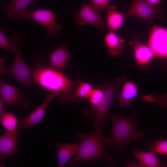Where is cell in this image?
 Segmentation results:
<instances>
[{
  "instance_id": "obj_24",
  "label": "cell",
  "mask_w": 167,
  "mask_h": 167,
  "mask_svg": "<svg viewBox=\"0 0 167 167\" xmlns=\"http://www.w3.org/2000/svg\"><path fill=\"white\" fill-rule=\"evenodd\" d=\"M93 88L88 82H80L75 93L78 97L88 100Z\"/></svg>"
},
{
  "instance_id": "obj_30",
  "label": "cell",
  "mask_w": 167,
  "mask_h": 167,
  "mask_svg": "<svg viewBox=\"0 0 167 167\" xmlns=\"http://www.w3.org/2000/svg\"><path fill=\"white\" fill-rule=\"evenodd\" d=\"M4 101L1 98H0V116L2 115L5 112V107L4 105Z\"/></svg>"
},
{
  "instance_id": "obj_5",
  "label": "cell",
  "mask_w": 167,
  "mask_h": 167,
  "mask_svg": "<svg viewBox=\"0 0 167 167\" xmlns=\"http://www.w3.org/2000/svg\"><path fill=\"white\" fill-rule=\"evenodd\" d=\"M14 59L11 66L9 68H4L5 59L1 58L0 60V72L6 73L13 77L17 83L22 84L30 89L32 83L31 70L24 61L22 54V49L13 54Z\"/></svg>"
},
{
  "instance_id": "obj_10",
  "label": "cell",
  "mask_w": 167,
  "mask_h": 167,
  "mask_svg": "<svg viewBox=\"0 0 167 167\" xmlns=\"http://www.w3.org/2000/svg\"><path fill=\"white\" fill-rule=\"evenodd\" d=\"M58 95L57 92H51L48 94L40 105L20 122L22 128L29 127L40 122L44 116L48 105Z\"/></svg>"
},
{
  "instance_id": "obj_8",
  "label": "cell",
  "mask_w": 167,
  "mask_h": 167,
  "mask_svg": "<svg viewBox=\"0 0 167 167\" xmlns=\"http://www.w3.org/2000/svg\"><path fill=\"white\" fill-rule=\"evenodd\" d=\"M148 45L155 57L167 62V29L153 25L149 36Z\"/></svg>"
},
{
  "instance_id": "obj_29",
  "label": "cell",
  "mask_w": 167,
  "mask_h": 167,
  "mask_svg": "<svg viewBox=\"0 0 167 167\" xmlns=\"http://www.w3.org/2000/svg\"><path fill=\"white\" fill-rule=\"evenodd\" d=\"M154 6L161 5L164 1V0H145Z\"/></svg>"
},
{
  "instance_id": "obj_13",
  "label": "cell",
  "mask_w": 167,
  "mask_h": 167,
  "mask_svg": "<svg viewBox=\"0 0 167 167\" xmlns=\"http://www.w3.org/2000/svg\"><path fill=\"white\" fill-rule=\"evenodd\" d=\"M71 55L66 45L63 44L51 54L49 59V66L59 72L64 73L67 63Z\"/></svg>"
},
{
  "instance_id": "obj_12",
  "label": "cell",
  "mask_w": 167,
  "mask_h": 167,
  "mask_svg": "<svg viewBox=\"0 0 167 167\" xmlns=\"http://www.w3.org/2000/svg\"><path fill=\"white\" fill-rule=\"evenodd\" d=\"M20 129L15 131L7 132L0 136V157L6 159L18 153L17 139Z\"/></svg>"
},
{
  "instance_id": "obj_17",
  "label": "cell",
  "mask_w": 167,
  "mask_h": 167,
  "mask_svg": "<svg viewBox=\"0 0 167 167\" xmlns=\"http://www.w3.org/2000/svg\"><path fill=\"white\" fill-rule=\"evenodd\" d=\"M55 146L57 149L58 167H63L71 157L76 153L79 145L77 143L59 142Z\"/></svg>"
},
{
  "instance_id": "obj_18",
  "label": "cell",
  "mask_w": 167,
  "mask_h": 167,
  "mask_svg": "<svg viewBox=\"0 0 167 167\" xmlns=\"http://www.w3.org/2000/svg\"><path fill=\"white\" fill-rule=\"evenodd\" d=\"M138 93L137 87L134 83L130 81L126 82L118 97L119 105L124 108L130 106L131 100L137 95Z\"/></svg>"
},
{
  "instance_id": "obj_15",
  "label": "cell",
  "mask_w": 167,
  "mask_h": 167,
  "mask_svg": "<svg viewBox=\"0 0 167 167\" xmlns=\"http://www.w3.org/2000/svg\"><path fill=\"white\" fill-rule=\"evenodd\" d=\"M36 3V0H11L4 8L5 17L12 19H17L19 15Z\"/></svg>"
},
{
  "instance_id": "obj_4",
  "label": "cell",
  "mask_w": 167,
  "mask_h": 167,
  "mask_svg": "<svg viewBox=\"0 0 167 167\" xmlns=\"http://www.w3.org/2000/svg\"><path fill=\"white\" fill-rule=\"evenodd\" d=\"M125 79L126 76L122 75L114 79H106L103 83L97 84L103 92V97L97 105L90 106L88 109L84 111L83 118L92 120L96 127L107 121L109 118V111L114 100L115 93L118 90L119 84Z\"/></svg>"
},
{
  "instance_id": "obj_6",
  "label": "cell",
  "mask_w": 167,
  "mask_h": 167,
  "mask_svg": "<svg viewBox=\"0 0 167 167\" xmlns=\"http://www.w3.org/2000/svg\"><path fill=\"white\" fill-rule=\"evenodd\" d=\"M56 14L49 9L34 11L28 10L19 15L17 19H29L44 26L47 30V36L53 38L56 36L62 26L56 20Z\"/></svg>"
},
{
  "instance_id": "obj_28",
  "label": "cell",
  "mask_w": 167,
  "mask_h": 167,
  "mask_svg": "<svg viewBox=\"0 0 167 167\" xmlns=\"http://www.w3.org/2000/svg\"><path fill=\"white\" fill-rule=\"evenodd\" d=\"M126 167H144L140 163H138L135 161H133L128 163Z\"/></svg>"
},
{
  "instance_id": "obj_26",
  "label": "cell",
  "mask_w": 167,
  "mask_h": 167,
  "mask_svg": "<svg viewBox=\"0 0 167 167\" xmlns=\"http://www.w3.org/2000/svg\"><path fill=\"white\" fill-rule=\"evenodd\" d=\"M104 93L102 90L97 85L94 87L88 100L90 106H95L101 101Z\"/></svg>"
},
{
  "instance_id": "obj_21",
  "label": "cell",
  "mask_w": 167,
  "mask_h": 167,
  "mask_svg": "<svg viewBox=\"0 0 167 167\" xmlns=\"http://www.w3.org/2000/svg\"><path fill=\"white\" fill-rule=\"evenodd\" d=\"M23 44V40L19 36L14 35L8 38L0 30V46L5 50L11 51L14 54L21 49V46Z\"/></svg>"
},
{
  "instance_id": "obj_25",
  "label": "cell",
  "mask_w": 167,
  "mask_h": 167,
  "mask_svg": "<svg viewBox=\"0 0 167 167\" xmlns=\"http://www.w3.org/2000/svg\"><path fill=\"white\" fill-rule=\"evenodd\" d=\"M140 98L145 101L159 103L160 107L162 108H165L167 106L166 94L161 96L148 95L140 96Z\"/></svg>"
},
{
  "instance_id": "obj_19",
  "label": "cell",
  "mask_w": 167,
  "mask_h": 167,
  "mask_svg": "<svg viewBox=\"0 0 167 167\" xmlns=\"http://www.w3.org/2000/svg\"><path fill=\"white\" fill-rule=\"evenodd\" d=\"M132 154L144 167H167V164L160 163L155 153L151 151L142 152L133 149Z\"/></svg>"
},
{
  "instance_id": "obj_27",
  "label": "cell",
  "mask_w": 167,
  "mask_h": 167,
  "mask_svg": "<svg viewBox=\"0 0 167 167\" xmlns=\"http://www.w3.org/2000/svg\"><path fill=\"white\" fill-rule=\"evenodd\" d=\"M92 6L97 11L107 9L110 0H90Z\"/></svg>"
},
{
  "instance_id": "obj_31",
  "label": "cell",
  "mask_w": 167,
  "mask_h": 167,
  "mask_svg": "<svg viewBox=\"0 0 167 167\" xmlns=\"http://www.w3.org/2000/svg\"></svg>"
},
{
  "instance_id": "obj_7",
  "label": "cell",
  "mask_w": 167,
  "mask_h": 167,
  "mask_svg": "<svg viewBox=\"0 0 167 167\" xmlns=\"http://www.w3.org/2000/svg\"><path fill=\"white\" fill-rule=\"evenodd\" d=\"M164 15L165 11L161 4L154 6L145 0H132L130 7L126 16L139 17L153 24L152 19L154 17L161 19Z\"/></svg>"
},
{
  "instance_id": "obj_9",
  "label": "cell",
  "mask_w": 167,
  "mask_h": 167,
  "mask_svg": "<svg viewBox=\"0 0 167 167\" xmlns=\"http://www.w3.org/2000/svg\"><path fill=\"white\" fill-rule=\"evenodd\" d=\"M97 11L92 5L84 3L75 18V24L78 26L90 24L97 28H102L104 23Z\"/></svg>"
},
{
  "instance_id": "obj_22",
  "label": "cell",
  "mask_w": 167,
  "mask_h": 167,
  "mask_svg": "<svg viewBox=\"0 0 167 167\" xmlns=\"http://www.w3.org/2000/svg\"><path fill=\"white\" fill-rule=\"evenodd\" d=\"M0 117L1 124L7 132H13L18 128L19 121L13 113H5Z\"/></svg>"
},
{
  "instance_id": "obj_3",
  "label": "cell",
  "mask_w": 167,
  "mask_h": 167,
  "mask_svg": "<svg viewBox=\"0 0 167 167\" xmlns=\"http://www.w3.org/2000/svg\"><path fill=\"white\" fill-rule=\"evenodd\" d=\"M137 114L135 110L129 116L118 115L109 117L112 128L110 135L106 139L108 148H115L119 153H123L131 140L138 141L141 139L144 133L137 128Z\"/></svg>"
},
{
  "instance_id": "obj_2",
  "label": "cell",
  "mask_w": 167,
  "mask_h": 167,
  "mask_svg": "<svg viewBox=\"0 0 167 167\" xmlns=\"http://www.w3.org/2000/svg\"><path fill=\"white\" fill-rule=\"evenodd\" d=\"M104 126V123H102L91 132L78 131L77 134L80 143L76 153L69 163V166L76 167L81 163L94 161L101 162L113 161L112 156L106 151L108 147L106 139L103 134Z\"/></svg>"
},
{
  "instance_id": "obj_11",
  "label": "cell",
  "mask_w": 167,
  "mask_h": 167,
  "mask_svg": "<svg viewBox=\"0 0 167 167\" xmlns=\"http://www.w3.org/2000/svg\"><path fill=\"white\" fill-rule=\"evenodd\" d=\"M0 93L1 97L10 106L21 105L24 97L20 93L18 88L2 78L0 79Z\"/></svg>"
},
{
  "instance_id": "obj_20",
  "label": "cell",
  "mask_w": 167,
  "mask_h": 167,
  "mask_svg": "<svg viewBox=\"0 0 167 167\" xmlns=\"http://www.w3.org/2000/svg\"><path fill=\"white\" fill-rule=\"evenodd\" d=\"M106 25L109 31L114 32L123 25L124 17L123 14L117 10L115 6H109L107 9Z\"/></svg>"
},
{
  "instance_id": "obj_23",
  "label": "cell",
  "mask_w": 167,
  "mask_h": 167,
  "mask_svg": "<svg viewBox=\"0 0 167 167\" xmlns=\"http://www.w3.org/2000/svg\"><path fill=\"white\" fill-rule=\"evenodd\" d=\"M148 149L156 154L167 156V140L159 138L149 146Z\"/></svg>"
},
{
  "instance_id": "obj_1",
  "label": "cell",
  "mask_w": 167,
  "mask_h": 167,
  "mask_svg": "<svg viewBox=\"0 0 167 167\" xmlns=\"http://www.w3.org/2000/svg\"><path fill=\"white\" fill-rule=\"evenodd\" d=\"M43 61L36 57L35 68L32 73L33 82L51 92H57V100L61 104L75 102L78 97L73 89L81 81L69 78L63 73L44 65Z\"/></svg>"
},
{
  "instance_id": "obj_16",
  "label": "cell",
  "mask_w": 167,
  "mask_h": 167,
  "mask_svg": "<svg viewBox=\"0 0 167 167\" xmlns=\"http://www.w3.org/2000/svg\"><path fill=\"white\" fill-rule=\"evenodd\" d=\"M104 43L108 48L107 52L110 56L117 57L121 55L124 49L125 41L114 32L109 31L104 36Z\"/></svg>"
},
{
  "instance_id": "obj_14",
  "label": "cell",
  "mask_w": 167,
  "mask_h": 167,
  "mask_svg": "<svg viewBox=\"0 0 167 167\" xmlns=\"http://www.w3.org/2000/svg\"><path fill=\"white\" fill-rule=\"evenodd\" d=\"M130 43L133 47L135 59L139 65L145 66L155 57L151 48L140 42L137 37L132 38Z\"/></svg>"
}]
</instances>
